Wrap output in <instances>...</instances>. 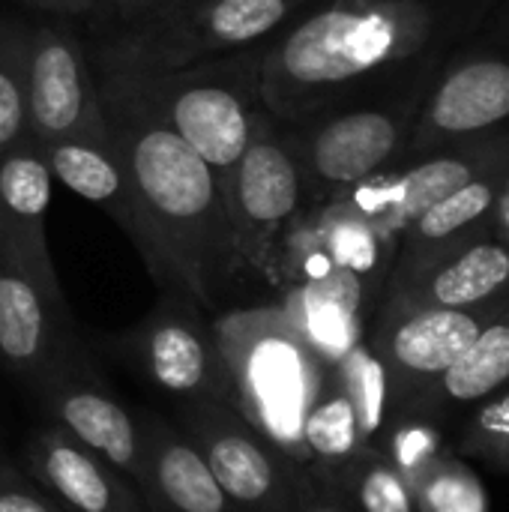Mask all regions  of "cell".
<instances>
[{
	"label": "cell",
	"mask_w": 509,
	"mask_h": 512,
	"mask_svg": "<svg viewBox=\"0 0 509 512\" xmlns=\"http://www.w3.org/2000/svg\"><path fill=\"white\" fill-rule=\"evenodd\" d=\"M108 138L138 201L141 258L165 294L213 309L234 273V237L219 174L117 75H96Z\"/></svg>",
	"instance_id": "6da1fadb"
},
{
	"label": "cell",
	"mask_w": 509,
	"mask_h": 512,
	"mask_svg": "<svg viewBox=\"0 0 509 512\" xmlns=\"http://www.w3.org/2000/svg\"><path fill=\"white\" fill-rule=\"evenodd\" d=\"M468 3L330 0L261 51V102L279 120H306L360 84L423 60L474 27Z\"/></svg>",
	"instance_id": "7a4b0ae2"
},
{
	"label": "cell",
	"mask_w": 509,
	"mask_h": 512,
	"mask_svg": "<svg viewBox=\"0 0 509 512\" xmlns=\"http://www.w3.org/2000/svg\"><path fill=\"white\" fill-rule=\"evenodd\" d=\"M234 384V408L297 468H309L303 423L330 363L282 306L234 309L213 321Z\"/></svg>",
	"instance_id": "3957f363"
},
{
	"label": "cell",
	"mask_w": 509,
	"mask_h": 512,
	"mask_svg": "<svg viewBox=\"0 0 509 512\" xmlns=\"http://www.w3.org/2000/svg\"><path fill=\"white\" fill-rule=\"evenodd\" d=\"M309 0H156L99 45V69L171 72L273 39Z\"/></svg>",
	"instance_id": "277c9868"
},
{
	"label": "cell",
	"mask_w": 509,
	"mask_h": 512,
	"mask_svg": "<svg viewBox=\"0 0 509 512\" xmlns=\"http://www.w3.org/2000/svg\"><path fill=\"white\" fill-rule=\"evenodd\" d=\"M261 51L249 48L171 72H111L156 111L222 180L246 153L258 126L273 117L261 102ZM108 72V69H102Z\"/></svg>",
	"instance_id": "5b68a950"
},
{
	"label": "cell",
	"mask_w": 509,
	"mask_h": 512,
	"mask_svg": "<svg viewBox=\"0 0 509 512\" xmlns=\"http://www.w3.org/2000/svg\"><path fill=\"white\" fill-rule=\"evenodd\" d=\"M426 87L429 78H420L402 99L351 108L294 135L291 144L303 171L306 195L324 204L369 177L390 171V165L405 156Z\"/></svg>",
	"instance_id": "8992f818"
},
{
	"label": "cell",
	"mask_w": 509,
	"mask_h": 512,
	"mask_svg": "<svg viewBox=\"0 0 509 512\" xmlns=\"http://www.w3.org/2000/svg\"><path fill=\"white\" fill-rule=\"evenodd\" d=\"M303 198V171L291 135L279 129L276 117H267L225 180L234 273H273L279 240L300 216Z\"/></svg>",
	"instance_id": "52a82bcc"
},
{
	"label": "cell",
	"mask_w": 509,
	"mask_h": 512,
	"mask_svg": "<svg viewBox=\"0 0 509 512\" xmlns=\"http://www.w3.org/2000/svg\"><path fill=\"white\" fill-rule=\"evenodd\" d=\"M240 512H297L303 468L288 462L237 408L195 396L180 402V426Z\"/></svg>",
	"instance_id": "ba28073f"
},
{
	"label": "cell",
	"mask_w": 509,
	"mask_h": 512,
	"mask_svg": "<svg viewBox=\"0 0 509 512\" xmlns=\"http://www.w3.org/2000/svg\"><path fill=\"white\" fill-rule=\"evenodd\" d=\"M509 297L477 309H435L381 303L369 348L381 363L387 408L396 414L435 384L498 315Z\"/></svg>",
	"instance_id": "9c48e42d"
},
{
	"label": "cell",
	"mask_w": 509,
	"mask_h": 512,
	"mask_svg": "<svg viewBox=\"0 0 509 512\" xmlns=\"http://www.w3.org/2000/svg\"><path fill=\"white\" fill-rule=\"evenodd\" d=\"M495 168H509V129L420 156L405 171H381L339 198L396 240L426 210Z\"/></svg>",
	"instance_id": "30bf717a"
},
{
	"label": "cell",
	"mask_w": 509,
	"mask_h": 512,
	"mask_svg": "<svg viewBox=\"0 0 509 512\" xmlns=\"http://www.w3.org/2000/svg\"><path fill=\"white\" fill-rule=\"evenodd\" d=\"M24 84L33 144L75 135L108 138L99 81L69 30L24 27Z\"/></svg>",
	"instance_id": "8fae6325"
},
{
	"label": "cell",
	"mask_w": 509,
	"mask_h": 512,
	"mask_svg": "<svg viewBox=\"0 0 509 512\" xmlns=\"http://www.w3.org/2000/svg\"><path fill=\"white\" fill-rule=\"evenodd\" d=\"M509 297V240L495 222L441 249L396 258L384 303L477 309Z\"/></svg>",
	"instance_id": "7c38bea8"
},
{
	"label": "cell",
	"mask_w": 509,
	"mask_h": 512,
	"mask_svg": "<svg viewBox=\"0 0 509 512\" xmlns=\"http://www.w3.org/2000/svg\"><path fill=\"white\" fill-rule=\"evenodd\" d=\"M126 348L159 390L180 399L207 396L234 408V384L216 330L192 300L165 294L147 321L126 336Z\"/></svg>",
	"instance_id": "4fadbf2b"
},
{
	"label": "cell",
	"mask_w": 509,
	"mask_h": 512,
	"mask_svg": "<svg viewBox=\"0 0 509 512\" xmlns=\"http://www.w3.org/2000/svg\"><path fill=\"white\" fill-rule=\"evenodd\" d=\"M75 348L66 303L39 285L0 225V366L36 393Z\"/></svg>",
	"instance_id": "5bb4252c"
},
{
	"label": "cell",
	"mask_w": 509,
	"mask_h": 512,
	"mask_svg": "<svg viewBox=\"0 0 509 512\" xmlns=\"http://www.w3.org/2000/svg\"><path fill=\"white\" fill-rule=\"evenodd\" d=\"M51 426L63 429L135 489L144 477V444L138 420L105 390L84 351L75 348L33 393ZM141 495V492H138Z\"/></svg>",
	"instance_id": "9a60e30c"
},
{
	"label": "cell",
	"mask_w": 509,
	"mask_h": 512,
	"mask_svg": "<svg viewBox=\"0 0 509 512\" xmlns=\"http://www.w3.org/2000/svg\"><path fill=\"white\" fill-rule=\"evenodd\" d=\"M509 54H468L426 87L402 159L507 132Z\"/></svg>",
	"instance_id": "2e32d148"
},
{
	"label": "cell",
	"mask_w": 509,
	"mask_h": 512,
	"mask_svg": "<svg viewBox=\"0 0 509 512\" xmlns=\"http://www.w3.org/2000/svg\"><path fill=\"white\" fill-rule=\"evenodd\" d=\"M30 480L66 512H147L138 489L57 426L39 429L24 450Z\"/></svg>",
	"instance_id": "e0dca14e"
},
{
	"label": "cell",
	"mask_w": 509,
	"mask_h": 512,
	"mask_svg": "<svg viewBox=\"0 0 509 512\" xmlns=\"http://www.w3.org/2000/svg\"><path fill=\"white\" fill-rule=\"evenodd\" d=\"M144 444L141 498L150 512H240L192 441L165 417H138Z\"/></svg>",
	"instance_id": "ac0fdd59"
},
{
	"label": "cell",
	"mask_w": 509,
	"mask_h": 512,
	"mask_svg": "<svg viewBox=\"0 0 509 512\" xmlns=\"http://www.w3.org/2000/svg\"><path fill=\"white\" fill-rule=\"evenodd\" d=\"M51 207V171L42 150L27 141L0 156V225L39 285L63 300L54 270L45 216ZM66 303V300H63Z\"/></svg>",
	"instance_id": "d6986e66"
},
{
	"label": "cell",
	"mask_w": 509,
	"mask_h": 512,
	"mask_svg": "<svg viewBox=\"0 0 509 512\" xmlns=\"http://www.w3.org/2000/svg\"><path fill=\"white\" fill-rule=\"evenodd\" d=\"M504 387H509V300L480 330L471 348L399 414L402 420L441 423L453 414H468Z\"/></svg>",
	"instance_id": "ffe728a7"
},
{
	"label": "cell",
	"mask_w": 509,
	"mask_h": 512,
	"mask_svg": "<svg viewBox=\"0 0 509 512\" xmlns=\"http://www.w3.org/2000/svg\"><path fill=\"white\" fill-rule=\"evenodd\" d=\"M369 279L351 270H330L318 279L291 285L282 309L303 339L336 366L363 342V306Z\"/></svg>",
	"instance_id": "44dd1931"
},
{
	"label": "cell",
	"mask_w": 509,
	"mask_h": 512,
	"mask_svg": "<svg viewBox=\"0 0 509 512\" xmlns=\"http://www.w3.org/2000/svg\"><path fill=\"white\" fill-rule=\"evenodd\" d=\"M48 162L51 177H57L66 189L87 198L90 204H99L141 249L144 243V225L138 213V201L132 195L129 177L123 171V162L111 144V138H57L36 144Z\"/></svg>",
	"instance_id": "7402d4cb"
},
{
	"label": "cell",
	"mask_w": 509,
	"mask_h": 512,
	"mask_svg": "<svg viewBox=\"0 0 509 512\" xmlns=\"http://www.w3.org/2000/svg\"><path fill=\"white\" fill-rule=\"evenodd\" d=\"M303 444H306V456H309L306 471L315 480L330 477L333 471L348 465L360 450L369 447L363 426H360L354 396L336 366L327 369V378L306 414Z\"/></svg>",
	"instance_id": "603a6c76"
},
{
	"label": "cell",
	"mask_w": 509,
	"mask_h": 512,
	"mask_svg": "<svg viewBox=\"0 0 509 512\" xmlns=\"http://www.w3.org/2000/svg\"><path fill=\"white\" fill-rule=\"evenodd\" d=\"M507 180L509 168H495V171L471 180L468 186H462L459 192H453L450 198H444L432 210H426L417 222H411L402 231L399 255L402 258L423 255V252H432V249H441L447 243H456L465 234L489 225L492 222V210H495Z\"/></svg>",
	"instance_id": "cb8c5ba5"
},
{
	"label": "cell",
	"mask_w": 509,
	"mask_h": 512,
	"mask_svg": "<svg viewBox=\"0 0 509 512\" xmlns=\"http://www.w3.org/2000/svg\"><path fill=\"white\" fill-rule=\"evenodd\" d=\"M318 483L351 512H420L402 468L372 447L360 450L348 465Z\"/></svg>",
	"instance_id": "d4e9b609"
},
{
	"label": "cell",
	"mask_w": 509,
	"mask_h": 512,
	"mask_svg": "<svg viewBox=\"0 0 509 512\" xmlns=\"http://www.w3.org/2000/svg\"><path fill=\"white\" fill-rule=\"evenodd\" d=\"M405 480L420 512H489L480 477L456 453L435 450Z\"/></svg>",
	"instance_id": "484cf974"
},
{
	"label": "cell",
	"mask_w": 509,
	"mask_h": 512,
	"mask_svg": "<svg viewBox=\"0 0 509 512\" xmlns=\"http://www.w3.org/2000/svg\"><path fill=\"white\" fill-rule=\"evenodd\" d=\"M33 141L24 84V24L0 21V156Z\"/></svg>",
	"instance_id": "4316f807"
},
{
	"label": "cell",
	"mask_w": 509,
	"mask_h": 512,
	"mask_svg": "<svg viewBox=\"0 0 509 512\" xmlns=\"http://www.w3.org/2000/svg\"><path fill=\"white\" fill-rule=\"evenodd\" d=\"M456 456L509 474V387L465 414L456 438Z\"/></svg>",
	"instance_id": "83f0119b"
},
{
	"label": "cell",
	"mask_w": 509,
	"mask_h": 512,
	"mask_svg": "<svg viewBox=\"0 0 509 512\" xmlns=\"http://www.w3.org/2000/svg\"><path fill=\"white\" fill-rule=\"evenodd\" d=\"M0 512H66L21 471L0 462Z\"/></svg>",
	"instance_id": "f1b7e54d"
},
{
	"label": "cell",
	"mask_w": 509,
	"mask_h": 512,
	"mask_svg": "<svg viewBox=\"0 0 509 512\" xmlns=\"http://www.w3.org/2000/svg\"><path fill=\"white\" fill-rule=\"evenodd\" d=\"M297 512H351L330 489H324L309 471L297 480Z\"/></svg>",
	"instance_id": "f546056e"
},
{
	"label": "cell",
	"mask_w": 509,
	"mask_h": 512,
	"mask_svg": "<svg viewBox=\"0 0 509 512\" xmlns=\"http://www.w3.org/2000/svg\"><path fill=\"white\" fill-rule=\"evenodd\" d=\"M27 9H39V12H54V15H84L90 9H96L102 0H18Z\"/></svg>",
	"instance_id": "4dcf8cb0"
},
{
	"label": "cell",
	"mask_w": 509,
	"mask_h": 512,
	"mask_svg": "<svg viewBox=\"0 0 509 512\" xmlns=\"http://www.w3.org/2000/svg\"><path fill=\"white\" fill-rule=\"evenodd\" d=\"M492 222H495L498 231L509 234V180L504 183L501 198H498V204H495V210H492Z\"/></svg>",
	"instance_id": "1f68e13d"
},
{
	"label": "cell",
	"mask_w": 509,
	"mask_h": 512,
	"mask_svg": "<svg viewBox=\"0 0 509 512\" xmlns=\"http://www.w3.org/2000/svg\"><path fill=\"white\" fill-rule=\"evenodd\" d=\"M102 3H114V6H120V12H123V9H132V6H135V0H102Z\"/></svg>",
	"instance_id": "d6a6232c"
},
{
	"label": "cell",
	"mask_w": 509,
	"mask_h": 512,
	"mask_svg": "<svg viewBox=\"0 0 509 512\" xmlns=\"http://www.w3.org/2000/svg\"><path fill=\"white\" fill-rule=\"evenodd\" d=\"M507 240H509V234H507Z\"/></svg>",
	"instance_id": "836d02e7"
}]
</instances>
